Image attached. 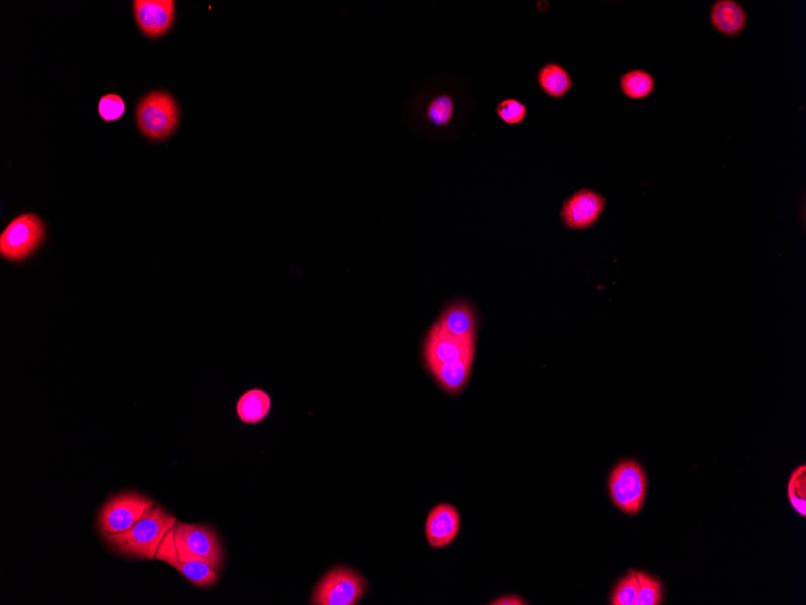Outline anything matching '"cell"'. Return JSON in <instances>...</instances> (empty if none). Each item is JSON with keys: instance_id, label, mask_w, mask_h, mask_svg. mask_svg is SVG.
<instances>
[{"instance_id": "6da1fadb", "label": "cell", "mask_w": 806, "mask_h": 605, "mask_svg": "<svg viewBox=\"0 0 806 605\" xmlns=\"http://www.w3.org/2000/svg\"><path fill=\"white\" fill-rule=\"evenodd\" d=\"M177 519L161 506H151L142 519L126 532L103 533L105 541L121 555L154 560L166 535L177 525Z\"/></svg>"}, {"instance_id": "7a4b0ae2", "label": "cell", "mask_w": 806, "mask_h": 605, "mask_svg": "<svg viewBox=\"0 0 806 605\" xmlns=\"http://www.w3.org/2000/svg\"><path fill=\"white\" fill-rule=\"evenodd\" d=\"M179 108L169 93L155 91L146 95L137 108L140 132L153 141H166L178 129Z\"/></svg>"}, {"instance_id": "3957f363", "label": "cell", "mask_w": 806, "mask_h": 605, "mask_svg": "<svg viewBox=\"0 0 806 605\" xmlns=\"http://www.w3.org/2000/svg\"><path fill=\"white\" fill-rule=\"evenodd\" d=\"M173 531L180 561H202L216 570L223 567L224 551L212 528L181 522Z\"/></svg>"}, {"instance_id": "277c9868", "label": "cell", "mask_w": 806, "mask_h": 605, "mask_svg": "<svg viewBox=\"0 0 806 605\" xmlns=\"http://www.w3.org/2000/svg\"><path fill=\"white\" fill-rule=\"evenodd\" d=\"M613 504L627 515L640 513L647 493L645 470L635 461H623L612 470L609 480Z\"/></svg>"}, {"instance_id": "5b68a950", "label": "cell", "mask_w": 806, "mask_h": 605, "mask_svg": "<svg viewBox=\"0 0 806 605\" xmlns=\"http://www.w3.org/2000/svg\"><path fill=\"white\" fill-rule=\"evenodd\" d=\"M45 238V226L38 215L27 213L15 218L0 236V255L10 261L31 257Z\"/></svg>"}, {"instance_id": "8992f818", "label": "cell", "mask_w": 806, "mask_h": 605, "mask_svg": "<svg viewBox=\"0 0 806 605\" xmlns=\"http://www.w3.org/2000/svg\"><path fill=\"white\" fill-rule=\"evenodd\" d=\"M366 591V580L347 567L330 570L313 592L312 604L354 605Z\"/></svg>"}, {"instance_id": "52a82bcc", "label": "cell", "mask_w": 806, "mask_h": 605, "mask_svg": "<svg viewBox=\"0 0 806 605\" xmlns=\"http://www.w3.org/2000/svg\"><path fill=\"white\" fill-rule=\"evenodd\" d=\"M476 342L457 339L448 335L436 322L426 333L423 345V359L426 369L431 371L437 366L475 359Z\"/></svg>"}, {"instance_id": "ba28073f", "label": "cell", "mask_w": 806, "mask_h": 605, "mask_svg": "<svg viewBox=\"0 0 806 605\" xmlns=\"http://www.w3.org/2000/svg\"><path fill=\"white\" fill-rule=\"evenodd\" d=\"M153 505V500L140 494H120L103 506L98 519L99 528L108 534L126 532L136 525Z\"/></svg>"}, {"instance_id": "9c48e42d", "label": "cell", "mask_w": 806, "mask_h": 605, "mask_svg": "<svg viewBox=\"0 0 806 605\" xmlns=\"http://www.w3.org/2000/svg\"><path fill=\"white\" fill-rule=\"evenodd\" d=\"M606 199L598 191L582 188L572 193L560 208L565 229L586 231L599 223L606 209Z\"/></svg>"}, {"instance_id": "30bf717a", "label": "cell", "mask_w": 806, "mask_h": 605, "mask_svg": "<svg viewBox=\"0 0 806 605\" xmlns=\"http://www.w3.org/2000/svg\"><path fill=\"white\" fill-rule=\"evenodd\" d=\"M134 19L146 37L160 38L171 31L175 21L173 0H136Z\"/></svg>"}, {"instance_id": "8fae6325", "label": "cell", "mask_w": 806, "mask_h": 605, "mask_svg": "<svg viewBox=\"0 0 806 605\" xmlns=\"http://www.w3.org/2000/svg\"><path fill=\"white\" fill-rule=\"evenodd\" d=\"M157 560L163 561L174 567L189 583L195 586L206 587L218 583L219 575L212 566L202 561H180L177 546L174 543L173 529L166 535L160 545L156 555Z\"/></svg>"}, {"instance_id": "7c38bea8", "label": "cell", "mask_w": 806, "mask_h": 605, "mask_svg": "<svg viewBox=\"0 0 806 605\" xmlns=\"http://www.w3.org/2000/svg\"><path fill=\"white\" fill-rule=\"evenodd\" d=\"M448 335L476 342L478 318L475 308L465 300H454L443 308L435 321Z\"/></svg>"}, {"instance_id": "4fadbf2b", "label": "cell", "mask_w": 806, "mask_h": 605, "mask_svg": "<svg viewBox=\"0 0 806 605\" xmlns=\"http://www.w3.org/2000/svg\"><path fill=\"white\" fill-rule=\"evenodd\" d=\"M426 539L431 548L451 545L460 531V515L451 504H440L430 511L426 520Z\"/></svg>"}, {"instance_id": "5bb4252c", "label": "cell", "mask_w": 806, "mask_h": 605, "mask_svg": "<svg viewBox=\"0 0 806 605\" xmlns=\"http://www.w3.org/2000/svg\"><path fill=\"white\" fill-rule=\"evenodd\" d=\"M710 23L722 36L738 37L747 25V13L735 0H717L710 8Z\"/></svg>"}, {"instance_id": "9a60e30c", "label": "cell", "mask_w": 806, "mask_h": 605, "mask_svg": "<svg viewBox=\"0 0 806 605\" xmlns=\"http://www.w3.org/2000/svg\"><path fill=\"white\" fill-rule=\"evenodd\" d=\"M536 81L541 91L553 100H562L574 86L570 73L554 62H547L539 69Z\"/></svg>"}, {"instance_id": "2e32d148", "label": "cell", "mask_w": 806, "mask_h": 605, "mask_svg": "<svg viewBox=\"0 0 806 605\" xmlns=\"http://www.w3.org/2000/svg\"><path fill=\"white\" fill-rule=\"evenodd\" d=\"M272 409L270 394L255 388L245 392L237 401L236 411L239 420L245 424H258L265 421Z\"/></svg>"}, {"instance_id": "e0dca14e", "label": "cell", "mask_w": 806, "mask_h": 605, "mask_svg": "<svg viewBox=\"0 0 806 605\" xmlns=\"http://www.w3.org/2000/svg\"><path fill=\"white\" fill-rule=\"evenodd\" d=\"M656 79L644 69H632L619 78L622 95L630 101H642L656 90Z\"/></svg>"}, {"instance_id": "ac0fdd59", "label": "cell", "mask_w": 806, "mask_h": 605, "mask_svg": "<svg viewBox=\"0 0 806 605\" xmlns=\"http://www.w3.org/2000/svg\"><path fill=\"white\" fill-rule=\"evenodd\" d=\"M639 596V581L636 577V570H629L627 575L618 581L613 587L610 604L612 605H636Z\"/></svg>"}, {"instance_id": "d6986e66", "label": "cell", "mask_w": 806, "mask_h": 605, "mask_svg": "<svg viewBox=\"0 0 806 605\" xmlns=\"http://www.w3.org/2000/svg\"><path fill=\"white\" fill-rule=\"evenodd\" d=\"M788 499L793 506V509L798 514L805 517L806 515V467L805 464L800 465L791 475L790 482H788Z\"/></svg>"}, {"instance_id": "ffe728a7", "label": "cell", "mask_w": 806, "mask_h": 605, "mask_svg": "<svg viewBox=\"0 0 806 605\" xmlns=\"http://www.w3.org/2000/svg\"><path fill=\"white\" fill-rule=\"evenodd\" d=\"M639 581V596L636 605H659L664 601L661 581L645 572H636Z\"/></svg>"}, {"instance_id": "44dd1931", "label": "cell", "mask_w": 806, "mask_h": 605, "mask_svg": "<svg viewBox=\"0 0 806 605\" xmlns=\"http://www.w3.org/2000/svg\"><path fill=\"white\" fill-rule=\"evenodd\" d=\"M454 115V101L451 96L440 95L431 100L426 109V118L432 125L445 127L452 121Z\"/></svg>"}, {"instance_id": "7402d4cb", "label": "cell", "mask_w": 806, "mask_h": 605, "mask_svg": "<svg viewBox=\"0 0 806 605\" xmlns=\"http://www.w3.org/2000/svg\"><path fill=\"white\" fill-rule=\"evenodd\" d=\"M527 106L515 98H507L496 106L495 112L507 125H519L527 118Z\"/></svg>"}, {"instance_id": "603a6c76", "label": "cell", "mask_w": 806, "mask_h": 605, "mask_svg": "<svg viewBox=\"0 0 806 605\" xmlns=\"http://www.w3.org/2000/svg\"><path fill=\"white\" fill-rule=\"evenodd\" d=\"M126 104L118 95H107L99 101L98 112L104 121H116L125 114Z\"/></svg>"}, {"instance_id": "cb8c5ba5", "label": "cell", "mask_w": 806, "mask_h": 605, "mask_svg": "<svg viewBox=\"0 0 806 605\" xmlns=\"http://www.w3.org/2000/svg\"><path fill=\"white\" fill-rule=\"evenodd\" d=\"M489 604H492V605H525V604H528V603H527V601H524V599L521 598V597L511 595V596H505V597L495 599V601L490 602Z\"/></svg>"}]
</instances>
